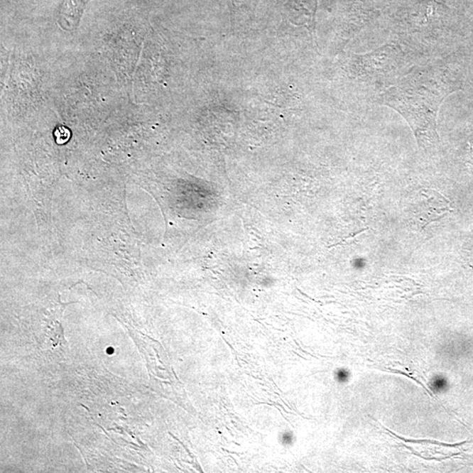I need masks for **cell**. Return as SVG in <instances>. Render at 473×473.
<instances>
[{"label": "cell", "instance_id": "277c9868", "mask_svg": "<svg viewBox=\"0 0 473 473\" xmlns=\"http://www.w3.org/2000/svg\"><path fill=\"white\" fill-rule=\"evenodd\" d=\"M431 388L437 390V391H441V390L445 388V381L442 378L433 379V383H431Z\"/></svg>", "mask_w": 473, "mask_h": 473}, {"label": "cell", "instance_id": "3957f363", "mask_svg": "<svg viewBox=\"0 0 473 473\" xmlns=\"http://www.w3.org/2000/svg\"><path fill=\"white\" fill-rule=\"evenodd\" d=\"M55 137L58 144H65L66 142L70 141V131L65 126H59L55 131Z\"/></svg>", "mask_w": 473, "mask_h": 473}, {"label": "cell", "instance_id": "7a4b0ae2", "mask_svg": "<svg viewBox=\"0 0 473 473\" xmlns=\"http://www.w3.org/2000/svg\"><path fill=\"white\" fill-rule=\"evenodd\" d=\"M86 1L87 0H65L62 9L63 16L76 20L80 16Z\"/></svg>", "mask_w": 473, "mask_h": 473}, {"label": "cell", "instance_id": "6da1fadb", "mask_svg": "<svg viewBox=\"0 0 473 473\" xmlns=\"http://www.w3.org/2000/svg\"><path fill=\"white\" fill-rule=\"evenodd\" d=\"M461 84L448 67H415L380 97L382 104L403 116L414 133L419 148L433 151L438 146L437 114L447 97L460 91Z\"/></svg>", "mask_w": 473, "mask_h": 473}, {"label": "cell", "instance_id": "5b68a950", "mask_svg": "<svg viewBox=\"0 0 473 473\" xmlns=\"http://www.w3.org/2000/svg\"><path fill=\"white\" fill-rule=\"evenodd\" d=\"M337 375H339V380L340 381H344L347 380L348 373L347 371L342 370L339 374H337Z\"/></svg>", "mask_w": 473, "mask_h": 473}]
</instances>
